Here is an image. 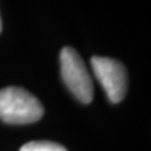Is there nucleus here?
<instances>
[{
    "label": "nucleus",
    "mask_w": 151,
    "mask_h": 151,
    "mask_svg": "<svg viewBox=\"0 0 151 151\" xmlns=\"http://www.w3.org/2000/svg\"><path fill=\"white\" fill-rule=\"evenodd\" d=\"M1 29H3V22H1V17H0V33H1Z\"/></svg>",
    "instance_id": "obj_5"
},
{
    "label": "nucleus",
    "mask_w": 151,
    "mask_h": 151,
    "mask_svg": "<svg viewBox=\"0 0 151 151\" xmlns=\"http://www.w3.org/2000/svg\"><path fill=\"white\" fill-rule=\"evenodd\" d=\"M19 151H67V149L52 141H30L23 145Z\"/></svg>",
    "instance_id": "obj_4"
},
{
    "label": "nucleus",
    "mask_w": 151,
    "mask_h": 151,
    "mask_svg": "<svg viewBox=\"0 0 151 151\" xmlns=\"http://www.w3.org/2000/svg\"><path fill=\"white\" fill-rule=\"evenodd\" d=\"M44 113L40 101L22 87L0 89V120L9 125H29L39 121Z\"/></svg>",
    "instance_id": "obj_1"
},
{
    "label": "nucleus",
    "mask_w": 151,
    "mask_h": 151,
    "mask_svg": "<svg viewBox=\"0 0 151 151\" xmlns=\"http://www.w3.org/2000/svg\"><path fill=\"white\" fill-rule=\"evenodd\" d=\"M91 67L110 102L119 103L124 100L129 86L125 65L117 59L94 55L91 58Z\"/></svg>",
    "instance_id": "obj_3"
},
{
    "label": "nucleus",
    "mask_w": 151,
    "mask_h": 151,
    "mask_svg": "<svg viewBox=\"0 0 151 151\" xmlns=\"http://www.w3.org/2000/svg\"><path fill=\"white\" fill-rule=\"evenodd\" d=\"M59 62L67 88L82 103H89L93 100V82L78 52L70 47H64L60 50Z\"/></svg>",
    "instance_id": "obj_2"
}]
</instances>
